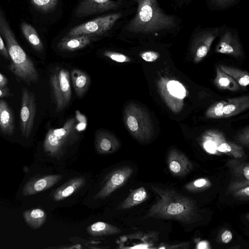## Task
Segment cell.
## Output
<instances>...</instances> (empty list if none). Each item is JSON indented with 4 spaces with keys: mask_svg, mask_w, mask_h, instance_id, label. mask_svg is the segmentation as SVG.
<instances>
[{
    "mask_svg": "<svg viewBox=\"0 0 249 249\" xmlns=\"http://www.w3.org/2000/svg\"><path fill=\"white\" fill-rule=\"evenodd\" d=\"M122 16L120 13L98 17L71 28L66 36H101L110 30Z\"/></svg>",
    "mask_w": 249,
    "mask_h": 249,
    "instance_id": "6",
    "label": "cell"
},
{
    "mask_svg": "<svg viewBox=\"0 0 249 249\" xmlns=\"http://www.w3.org/2000/svg\"><path fill=\"white\" fill-rule=\"evenodd\" d=\"M218 68L231 77L240 85L246 87L249 85V75L247 72L235 68L221 65H219Z\"/></svg>",
    "mask_w": 249,
    "mask_h": 249,
    "instance_id": "28",
    "label": "cell"
},
{
    "mask_svg": "<svg viewBox=\"0 0 249 249\" xmlns=\"http://www.w3.org/2000/svg\"><path fill=\"white\" fill-rule=\"evenodd\" d=\"M228 166L231 168L234 174L238 176H243L247 180H249V165L248 163H241L237 160H231Z\"/></svg>",
    "mask_w": 249,
    "mask_h": 249,
    "instance_id": "29",
    "label": "cell"
},
{
    "mask_svg": "<svg viewBox=\"0 0 249 249\" xmlns=\"http://www.w3.org/2000/svg\"><path fill=\"white\" fill-rule=\"evenodd\" d=\"M167 164L170 172L174 176H183L193 169V164L181 152L172 149L168 155Z\"/></svg>",
    "mask_w": 249,
    "mask_h": 249,
    "instance_id": "13",
    "label": "cell"
},
{
    "mask_svg": "<svg viewBox=\"0 0 249 249\" xmlns=\"http://www.w3.org/2000/svg\"><path fill=\"white\" fill-rule=\"evenodd\" d=\"M212 141L214 143L216 150L219 152L229 153L235 159H241L245 156L243 148L235 143L226 142H222L217 139Z\"/></svg>",
    "mask_w": 249,
    "mask_h": 249,
    "instance_id": "25",
    "label": "cell"
},
{
    "mask_svg": "<svg viewBox=\"0 0 249 249\" xmlns=\"http://www.w3.org/2000/svg\"><path fill=\"white\" fill-rule=\"evenodd\" d=\"M0 33L5 40L6 48L11 59L10 70L17 77L27 84L36 83L39 79V74L36 68L17 42L0 10Z\"/></svg>",
    "mask_w": 249,
    "mask_h": 249,
    "instance_id": "3",
    "label": "cell"
},
{
    "mask_svg": "<svg viewBox=\"0 0 249 249\" xmlns=\"http://www.w3.org/2000/svg\"><path fill=\"white\" fill-rule=\"evenodd\" d=\"M79 139L76 120L72 117L68 120L62 127L49 130L44 141L43 148L49 156L60 158Z\"/></svg>",
    "mask_w": 249,
    "mask_h": 249,
    "instance_id": "4",
    "label": "cell"
},
{
    "mask_svg": "<svg viewBox=\"0 0 249 249\" xmlns=\"http://www.w3.org/2000/svg\"><path fill=\"white\" fill-rule=\"evenodd\" d=\"M169 93L177 98L183 99L186 94V90L179 82L176 80L169 81L167 84Z\"/></svg>",
    "mask_w": 249,
    "mask_h": 249,
    "instance_id": "30",
    "label": "cell"
},
{
    "mask_svg": "<svg viewBox=\"0 0 249 249\" xmlns=\"http://www.w3.org/2000/svg\"><path fill=\"white\" fill-rule=\"evenodd\" d=\"M124 121L130 135L140 142H146L151 139L153 126L149 114L139 105L130 103L124 111Z\"/></svg>",
    "mask_w": 249,
    "mask_h": 249,
    "instance_id": "5",
    "label": "cell"
},
{
    "mask_svg": "<svg viewBox=\"0 0 249 249\" xmlns=\"http://www.w3.org/2000/svg\"><path fill=\"white\" fill-rule=\"evenodd\" d=\"M87 231L92 236L116 235L122 231L116 226L102 221H98L90 225L87 228Z\"/></svg>",
    "mask_w": 249,
    "mask_h": 249,
    "instance_id": "22",
    "label": "cell"
},
{
    "mask_svg": "<svg viewBox=\"0 0 249 249\" xmlns=\"http://www.w3.org/2000/svg\"><path fill=\"white\" fill-rule=\"evenodd\" d=\"M23 215L26 223L31 227L37 229L45 222L46 214L40 209H35L24 212Z\"/></svg>",
    "mask_w": 249,
    "mask_h": 249,
    "instance_id": "24",
    "label": "cell"
},
{
    "mask_svg": "<svg viewBox=\"0 0 249 249\" xmlns=\"http://www.w3.org/2000/svg\"><path fill=\"white\" fill-rule=\"evenodd\" d=\"M95 148L100 154H112L120 147L119 140L112 133L103 129L97 130L94 136Z\"/></svg>",
    "mask_w": 249,
    "mask_h": 249,
    "instance_id": "12",
    "label": "cell"
},
{
    "mask_svg": "<svg viewBox=\"0 0 249 249\" xmlns=\"http://www.w3.org/2000/svg\"><path fill=\"white\" fill-rule=\"evenodd\" d=\"M216 52L234 56L241 55L242 47L237 36L230 30H225L220 37Z\"/></svg>",
    "mask_w": 249,
    "mask_h": 249,
    "instance_id": "14",
    "label": "cell"
},
{
    "mask_svg": "<svg viewBox=\"0 0 249 249\" xmlns=\"http://www.w3.org/2000/svg\"><path fill=\"white\" fill-rule=\"evenodd\" d=\"M58 0H31L32 5L37 9L44 12L53 10Z\"/></svg>",
    "mask_w": 249,
    "mask_h": 249,
    "instance_id": "32",
    "label": "cell"
},
{
    "mask_svg": "<svg viewBox=\"0 0 249 249\" xmlns=\"http://www.w3.org/2000/svg\"><path fill=\"white\" fill-rule=\"evenodd\" d=\"M71 77L76 94L79 98L83 97L89 88V77L84 71L77 69L71 71Z\"/></svg>",
    "mask_w": 249,
    "mask_h": 249,
    "instance_id": "21",
    "label": "cell"
},
{
    "mask_svg": "<svg viewBox=\"0 0 249 249\" xmlns=\"http://www.w3.org/2000/svg\"><path fill=\"white\" fill-rule=\"evenodd\" d=\"M0 52L6 58H10L7 48L0 34Z\"/></svg>",
    "mask_w": 249,
    "mask_h": 249,
    "instance_id": "38",
    "label": "cell"
},
{
    "mask_svg": "<svg viewBox=\"0 0 249 249\" xmlns=\"http://www.w3.org/2000/svg\"><path fill=\"white\" fill-rule=\"evenodd\" d=\"M120 3L112 0H83L77 6L75 15L78 17L117 9Z\"/></svg>",
    "mask_w": 249,
    "mask_h": 249,
    "instance_id": "11",
    "label": "cell"
},
{
    "mask_svg": "<svg viewBox=\"0 0 249 249\" xmlns=\"http://www.w3.org/2000/svg\"><path fill=\"white\" fill-rule=\"evenodd\" d=\"M9 96H11V94L7 87H0V98Z\"/></svg>",
    "mask_w": 249,
    "mask_h": 249,
    "instance_id": "39",
    "label": "cell"
},
{
    "mask_svg": "<svg viewBox=\"0 0 249 249\" xmlns=\"http://www.w3.org/2000/svg\"><path fill=\"white\" fill-rule=\"evenodd\" d=\"M140 56L146 62H154L159 58L160 54L156 52L148 51L142 53Z\"/></svg>",
    "mask_w": 249,
    "mask_h": 249,
    "instance_id": "35",
    "label": "cell"
},
{
    "mask_svg": "<svg viewBox=\"0 0 249 249\" xmlns=\"http://www.w3.org/2000/svg\"><path fill=\"white\" fill-rule=\"evenodd\" d=\"M36 103L34 93L22 89L20 113V126L22 136L28 138L32 131L36 113Z\"/></svg>",
    "mask_w": 249,
    "mask_h": 249,
    "instance_id": "8",
    "label": "cell"
},
{
    "mask_svg": "<svg viewBox=\"0 0 249 249\" xmlns=\"http://www.w3.org/2000/svg\"><path fill=\"white\" fill-rule=\"evenodd\" d=\"M8 83L7 78L0 72V87H5Z\"/></svg>",
    "mask_w": 249,
    "mask_h": 249,
    "instance_id": "41",
    "label": "cell"
},
{
    "mask_svg": "<svg viewBox=\"0 0 249 249\" xmlns=\"http://www.w3.org/2000/svg\"><path fill=\"white\" fill-rule=\"evenodd\" d=\"M211 186L210 181L205 178L196 179L185 186V188L189 191L195 192L202 191Z\"/></svg>",
    "mask_w": 249,
    "mask_h": 249,
    "instance_id": "33",
    "label": "cell"
},
{
    "mask_svg": "<svg viewBox=\"0 0 249 249\" xmlns=\"http://www.w3.org/2000/svg\"><path fill=\"white\" fill-rule=\"evenodd\" d=\"M215 83L221 89H228L232 91L236 90L239 88L237 82L229 75L220 70L218 67L216 69Z\"/></svg>",
    "mask_w": 249,
    "mask_h": 249,
    "instance_id": "26",
    "label": "cell"
},
{
    "mask_svg": "<svg viewBox=\"0 0 249 249\" xmlns=\"http://www.w3.org/2000/svg\"><path fill=\"white\" fill-rule=\"evenodd\" d=\"M148 197L147 192L143 187L132 191L128 196L119 205L120 210L129 209L144 202Z\"/></svg>",
    "mask_w": 249,
    "mask_h": 249,
    "instance_id": "20",
    "label": "cell"
},
{
    "mask_svg": "<svg viewBox=\"0 0 249 249\" xmlns=\"http://www.w3.org/2000/svg\"><path fill=\"white\" fill-rule=\"evenodd\" d=\"M204 146L208 152L212 153H214L216 150L214 143L212 141H209L205 142Z\"/></svg>",
    "mask_w": 249,
    "mask_h": 249,
    "instance_id": "37",
    "label": "cell"
},
{
    "mask_svg": "<svg viewBox=\"0 0 249 249\" xmlns=\"http://www.w3.org/2000/svg\"><path fill=\"white\" fill-rule=\"evenodd\" d=\"M138 4L137 13L126 29L134 33H152L169 29L175 26L174 17L164 13L157 0H135Z\"/></svg>",
    "mask_w": 249,
    "mask_h": 249,
    "instance_id": "2",
    "label": "cell"
},
{
    "mask_svg": "<svg viewBox=\"0 0 249 249\" xmlns=\"http://www.w3.org/2000/svg\"><path fill=\"white\" fill-rule=\"evenodd\" d=\"M249 180L235 181L229 187V191L234 197L242 200L248 199L249 197Z\"/></svg>",
    "mask_w": 249,
    "mask_h": 249,
    "instance_id": "27",
    "label": "cell"
},
{
    "mask_svg": "<svg viewBox=\"0 0 249 249\" xmlns=\"http://www.w3.org/2000/svg\"><path fill=\"white\" fill-rule=\"evenodd\" d=\"M70 73L66 69H56L50 76V83L55 99L57 111L63 110L71 97Z\"/></svg>",
    "mask_w": 249,
    "mask_h": 249,
    "instance_id": "7",
    "label": "cell"
},
{
    "mask_svg": "<svg viewBox=\"0 0 249 249\" xmlns=\"http://www.w3.org/2000/svg\"><path fill=\"white\" fill-rule=\"evenodd\" d=\"M103 54L106 57L118 63H127L131 61V58L128 56L120 53L106 51L103 53Z\"/></svg>",
    "mask_w": 249,
    "mask_h": 249,
    "instance_id": "34",
    "label": "cell"
},
{
    "mask_svg": "<svg viewBox=\"0 0 249 249\" xmlns=\"http://www.w3.org/2000/svg\"><path fill=\"white\" fill-rule=\"evenodd\" d=\"M0 130L8 135H12L15 130L12 111L3 100H0Z\"/></svg>",
    "mask_w": 249,
    "mask_h": 249,
    "instance_id": "18",
    "label": "cell"
},
{
    "mask_svg": "<svg viewBox=\"0 0 249 249\" xmlns=\"http://www.w3.org/2000/svg\"><path fill=\"white\" fill-rule=\"evenodd\" d=\"M220 32V28L218 27L202 29L196 33L191 48L195 61H200L207 54L212 43Z\"/></svg>",
    "mask_w": 249,
    "mask_h": 249,
    "instance_id": "10",
    "label": "cell"
},
{
    "mask_svg": "<svg viewBox=\"0 0 249 249\" xmlns=\"http://www.w3.org/2000/svg\"><path fill=\"white\" fill-rule=\"evenodd\" d=\"M216 4L219 6H225L234 0H213Z\"/></svg>",
    "mask_w": 249,
    "mask_h": 249,
    "instance_id": "40",
    "label": "cell"
},
{
    "mask_svg": "<svg viewBox=\"0 0 249 249\" xmlns=\"http://www.w3.org/2000/svg\"><path fill=\"white\" fill-rule=\"evenodd\" d=\"M133 172L129 166H123L114 170L108 176L104 186L93 197L94 199H105L118 189L123 187Z\"/></svg>",
    "mask_w": 249,
    "mask_h": 249,
    "instance_id": "9",
    "label": "cell"
},
{
    "mask_svg": "<svg viewBox=\"0 0 249 249\" xmlns=\"http://www.w3.org/2000/svg\"><path fill=\"white\" fill-rule=\"evenodd\" d=\"M226 103L227 101H221L213 104L207 110L206 117L214 119L224 118L223 108Z\"/></svg>",
    "mask_w": 249,
    "mask_h": 249,
    "instance_id": "31",
    "label": "cell"
},
{
    "mask_svg": "<svg viewBox=\"0 0 249 249\" xmlns=\"http://www.w3.org/2000/svg\"><path fill=\"white\" fill-rule=\"evenodd\" d=\"M151 188L160 198L149 209L145 217L174 219L186 224L200 220L197 206L191 198L172 189L154 186Z\"/></svg>",
    "mask_w": 249,
    "mask_h": 249,
    "instance_id": "1",
    "label": "cell"
},
{
    "mask_svg": "<svg viewBox=\"0 0 249 249\" xmlns=\"http://www.w3.org/2000/svg\"><path fill=\"white\" fill-rule=\"evenodd\" d=\"M232 237V235L231 231L229 230H226L221 235V240L224 243L227 244L231 241Z\"/></svg>",
    "mask_w": 249,
    "mask_h": 249,
    "instance_id": "36",
    "label": "cell"
},
{
    "mask_svg": "<svg viewBox=\"0 0 249 249\" xmlns=\"http://www.w3.org/2000/svg\"><path fill=\"white\" fill-rule=\"evenodd\" d=\"M249 107V96L228 99L223 108L224 118L236 115Z\"/></svg>",
    "mask_w": 249,
    "mask_h": 249,
    "instance_id": "19",
    "label": "cell"
},
{
    "mask_svg": "<svg viewBox=\"0 0 249 249\" xmlns=\"http://www.w3.org/2000/svg\"><path fill=\"white\" fill-rule=\"evenodd\" d=\"M86 184L84 177L71 178L51 194L52 198L54 201H61L72 195L82 188Z\"/></svg>",
    "mask_w": 249,
    "mask_h": 249,
    "instance_id": "16",
    "label": "cell"
},
{
    "mask_svg": "<svg viewBox=\"0 0 249 249\" xmlns=\"http://www.w3.org/2000/svg\"><path fill=\"white\" fill-rule=\"evenodd\" d=\"M63 178L60 174L43 176L31 180L24 186V195H34L45 191L57 183Z\"/></svg>",
    "mask_w": 249,
    "mask_h": 249,
    "instance_id": "15",
    "label": "cell"
},
{
    "mask_svg": "<svg viewBox=\"0 0 249 249\" xmlns=\"http://www.w3.org/2000/svg\"><path fill=\"white\" fill-rule=\"evenodd\" d=\"M94 39L92 36H65L57 44L58 48L64 51H74L89 45Z\"/></svg>",
    "mask_w": 249,
    "mask_h": 249,
    "instance_id": "17",
    "label": "cell"
},
{
    "mask_svg": "<svg viewBox=\"0 0 249 249\" xmlns=\"http://www.w3.org/2000/svg\"><path fill=\"white\" fill-rule=\"evenodd\" d=\"M21 29L24 37L32 46L36 51L42 52L44 48L43 43L35 29L31 25L23 22Z\"/></svg>",
    "mask_w": 249,
    "mask_h": 249,
    "instance_id": "23",
    "label": "cell"
}]
</instances>
